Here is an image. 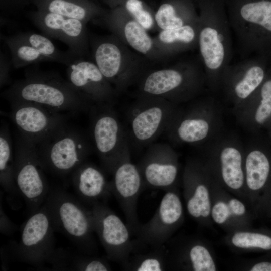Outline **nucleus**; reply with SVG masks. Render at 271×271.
I'll return each mask as SVG.
<instances>
[{"label":"nucleus","mask_w":271,"mask_h":271,"mask_svg":"<svg viewBox=\"0 0 271 271\" xmlns=\"http://www.w3.org/2000/svg\"><path fill=\"white\" fill-rule=\"evenodd\" d=\"M18 39L31 46L51 62L60 63L67 66L79 58L67 50H59L50 38L43 34L31 32H20L13 34Z\"/></svg>","instance_id":"2f4dec72"},{"label":"nucleus","mask_w":271,"mask_h":271,"mask_svg":"<svg viewBox=\"0 0 271 271\" xmlns=\"http://www.w3.org/2000/svg\"><path fill=\"white\" fill-rule=\"evenodd\" d=\"M264 128H266L268 133V137L271 140V118L267 122Z\"/></svg>","instance_id":"79ce46f5"},{"label":"nucleus","mask_w":271,"mask_h":271,"mask_svg":"<svg viewBox=\"0 0 271 271\" xmlns=\"http://www.w3.org/2000/svg\"><path fill=\"white\" fill-rule=\"evenodd\" d=\"M33 0H0L1 11L6 14H13L32 4Z\"/></svg>","instance_id":"58836bf2"},{"label":"nucleus","mask_w":271,"mask_h":271,"mask_svg":"<svg viewBox=\"0 0 271 271\" xmlns=\"http://www.w3.org/2000/svg\"><path fill=\"white\" fill-rule=\"evenodd\" d=\"M179 105L163 98L139 94L126 111V130L130 146L147 147L165 133Z\"/></svg>","instance_id":"0eeeda50"},{"label":"nucleus","mask_w":271,"mask_h":271,"mask_svg":"<svg viewBox=\"0 0 271 271\" xmlns=\"http://www.w3.org/2000/svg\"><path fill=\"white\" fill-rule=\"evenodd\" d=\"M44 203L55 231L69 238L81 253L93 255L97 244L91 209L60 188L50 190Z\"/></svg>","instance_id":"39448f33"},{"label":"nucleus","mask_w":271,"mask_h":271,"mask_svg":"<svg viewBox=\"0 0 271 271\" xmlns=\"http://www.w3.org/2000/svg\"><path fill=\"white\" fill-rule=\"evenodd\" d=\"M72 182L80 200L92 206L112 194L110 181L103 170L86 160L71 173Z\"/></svg>","instance_id":"393cba45"},{"label":"nucleus","mask_w":271,"mask_h":271,"mask_svg":"<svg viewBox=\"0 0 271 271\" xmlns=\"http://www.w3.org/2000/svg\"><path fill=\"white\" fill-rule=\"evenodd\" d=\"M9 116L20 132L37 145L65 124L66 116L30 102L10 103Z\"/></svg>","instance_id":"412c9836"},{"label":"nucleus","mask_w":271,"mask_h":271,"mask_svg":"<svg viewBox=\"0 0 271 271\" xmlns=\"http://www.w3.org/2000/svg\"><path fill=\"white\" fill-rule=\"evenodd\" d=\"M199 21L173 29L162 30L159 40L164 44L171 45L176 51L197 45Z\"/></svg>","instance_id":"72a5a7b5"},{"label":"nucleus","mask_w":271,"mask_h":271,"mask_svg":"<svg viewBox=\"0 0 271 271\" xmlns=\"http://www.w3.org/2000/svg\"><path fill=\"white\" fill-rule=\"evenodd\" d=\"M1 233L2 234L10 235L13 234L16 230V226L10 220L2 208L1 204Z\"/></svg>","instance_id":"a19ab883"},{"label":"nucleus","mask_w":271,"mask_h":271,"mask_svg":"<svg viewBox=\"0 0 271 271\" xmlns=\"http://www.w3.org/2000/svg\"><path fill=\"white\" fill-rule=\"evenodd\" d=\"M12 66L11 60H9L3 52L1 51L0 54V86L9 84L10 82V70Z\"/></svg>","instance_id":"ea45409f"},{"label":"nucleus","mask_w":271,"mask_h":271,"mask_svg":"<svg viewBox=\"0 0 271 271\" xmlns=\"http://www.w3.org/2000/svg\"><path fill=\"white\" fill-rule=\"evenodd\" d=\"M206 88L202 64L182 63L154 71L139 82L140 94L160 97L177 105L196 99Z\"/></svg>","instance_id":"423d86ee"},{"label":"nucleus","mask_w":271,"mask_h":271,"mask_svg":"<svg viewBox=\"0 0 271 271\" xmlns=\"http://www.w3.org/2000/svg\"><path fill=\"white\" fill-rule=\"evenodd\" d=\"M213 176L202 157L188 159L183 176V193L186 210L200 226L211 228V186Z\"/></svg>","instance_id":"f8f14e48"},{"label":"nucleus","mask_w":271,"mask_h":271,"mask_svg":"<svg viewBox=\"0 0 271 271\" xmlns=\"http://www.w3.org/2000/svg\"><path fill=\"white\" fill-rule=\"evenodd\" d=\"M144 188L165 192L177 187L180 170L179 156L169 144L152 143L137 164Z\"/></svg>","instance_id":"a211bd4d"},{"label":"nucleus","mask_w":271,"mask_h":271,"mask_svg":"<svg viewBox=\"0 0 271 271\" xmlns=\"http://www.w3.org/2000/svg\"><path fill=\"white\" fill-rule=\"evenodd\" d=\"M0 183L9 195L21 196L15 183L12 140L6 124L2 125L0 131Z\"/></svg>","instance_id":"7c9ffc66"},{"label":"nucleus","mask_w":271,"mask_h":271,"mask_svg":"<svg viewBox=\"0 0 271 271\" xmlns=\"http://www.w3.org/2000/svg\"><path fill=\"white\" fill-rule=\"evenodd\" d=\"M234 268L242 271H271V261L247 259L239 262Z\"/></svg>","instance_id":"4c0bfd02"},{"label":"nucleus","mask_w":271,"mask_h":271,"mask_svg":"<svg viewBox=\"0 0 271 271\" xmlns=\"http://www.w3.org/2000/svg\"><path fill=\"white\" fill-rule=\"evenodd\" d=\"M224 126L220 105L212 97L179 107L165 134L175 145L209 144L221 135Z\"/></svg>","instance_id":"20e7f679"},{"label":"nucleus","mask_w":271,"mask_h":271,"mask_svg":"<svg viewBox=\"0 0 271 271\" xmlns=\"http://www.w3.org/2000/svg\"><path fill=\"white\" fill-rule=\"evenodd\" d=\"M95 64L116 91L123 89L133 80L122 68V56L117 45L110 39L92 41Z\"/></svg>","instance_id":"bb28decb"},{"label":"nucleus","mask_w":271,"mask_h":271,"mask_svg":"<svg viewBox=\"0 0 271 271\" xmlns=\"http://www.w3.org/2000/svg\"><path fill=\"white\" fill-rule=\"evenodd\" d=\"M108 259L92 255L73 254L70 270L79 271H108L111 267Z\"/></svg>","instance_id":"c9c22d12"},{"label":"nucleus","mask_w":271,"mask_h":271,"mask_svg":"<svg viewBox=\"0 0 271 271\" xmlns=\"http://www.w3.org/2000/svg\"><path fill=\"white\" fill-rule=\"evenodd\" d=\"M36 146L46 171L59 176L71 174L92 151L86 137L66 123Z\"/></svg>","instance_id":"1a4fd4ad"},{"label":"nucleus","mask_w":271,"mask_h":271,"mask_svg":"<svg viewBox=\"0 0 271 271\" xmlns=\"http://www.w3.org/2000/svg\"><path fill=\"white\" fill-rule=\"evenodd\" d=\"M211 193L210 216L213 224L226 233L251 227L252 215L248 205L223 188L214 177Z\"/></svg>","instance_id":"5701e85b"},{"label":"nucleus","mask_w":271,"mask_h":271,"mask_svg":"<svg viewBox=\"0 0 271 271\" xmlns=\"http://www.w3.org/2000/svg\"><path fill=\"white\" fill-rule=\"evenodd\" d=\"M244 156L245 148L235 136L222 134L209 143L201 157L217 182L249 206L245 187Z\"/></svg>","instance_id":"6e6552de"},{"label":"nucleus","mask_w":271,"mask_h":271,"mask_svg":"<svg viewBox=\"0 0 271 271\" xmlns=\"http://www.w3.org/2000/svg\"><path fill=\"white\" fill-rule=\"evenodd\" d=\"M169 270L217 271L215 251L206 239L196 236L172 237L165 244Z\"/></svg>","instance_id":"6ab92c4d"},{"label":"nucleus","mask_w":271,"mask_h":271,"mask_svg":"<svg viewBox=\"0 0 271 271\" xmlns=\"http://www.w3.org/2000/svg\"><path fill=\"white\" fill-rule=\"evenodd\" d=\"M199 28L197 41L207 89L220 90L223 73L231 64L233 41L225 0H198Z\"/></svg>","instance_id":"f257e3e1"},{"label":"nucleus","mask_w":271,"mask_h":271,"mask_svg":"<svg viewBox=\"0 0 271 271\" xmlns=\"http://www.w3.org/2000/svg\"><path fill=\"white\" fill-rule=\"evenodd\" d=\"M11 54V63L15 69L50 60L26 43L16 38L13 35H1ZM51 62V61H50Z\"/></svg>","instance_id":"473e14b6"},{"label":"nucleus","mask_w":271,"mask_h":271,"mask_svg":"<svg viewBox=\"0 0 271 271\" xmlns=\"http://www.w3.org/2000/svg\"><path fill=\"white\" fill-rule=\"evenodd\" d=\"M90 132L103 170L112 174L126 147L130 145L126 130L114 105L94 104L89 110Z\"/></svg>","instance_id":"9b49d317"},{"label":"nucleus","mask_w":271,"mask_h":271,"mask_svg":"<svg viewBox=\"0 0 271 271\" xmlns=\"http://www.w3.org/2000/svg\"><path fill=\"white\" fill-rule=\"evenodd\" d=\"M225 3L242 58L260 56L271 65V0H225Z\"/></svg>","instance_id":"7ed1b4c3"},{"label":"nucleus","mask_w":271,"mask_h":271,"mask_svg":"<svg viewBox=\"0 0 271 271\" xmlns=\"http://www.w3.org/2000/svg\"><path fill=\"white\" fill-rule=\"evenodd\" d=\"M125 7L135 20L146 30L151 28L153 19L151 13L144 9L141 0H126Z\"/></svg>","instance_id":"e433bc0d"},{"label":"nucleus","mask_w":271,"mask_h":271,"mask_svg":"<svg viewBox=\"0 0 271 271\" xmlns=\"http://www.w3.org/2000/svg\"><path fill=\"white\" fill-rule=\"evenodd\" d=\"M184 222L183 203L177 187L165 191L152 217L139 226L135 236L153 246L164 245Z\"/></svg>","instance_id":"2eb2a0df"},{"label":"nucleus","mask_w":271,"mask_h":271,"mask_svg":"<svg viewBox=\"0 0 271 271\" xmlns=\"http://www.w3.org/2000/svg\"><path fill=\"white\" fill-rule=\"evenodd\" d=\"M233 113L240 125L249 131L257 132L265 128L271 118V67L262 84Z\"/></svg>","instance_id":"a878e982"},{"label":"nucleus","mask_w":271,"mask_h":271,"mask_svg":"<svg viewBox=\"0 0 271 271\" xmlns=\"http://www.w3.org/2000/svg\"><path fill=\"white\" fill-rule=\"evenodd\" d=\"M223 241L235 252L271 250V236L251 227L227 233Z\"/></svg>","instance_id":"c756f323"},{"label":"nucleus","mask_w":271,"mask_h":271,"mask_svg":"<svg viewBox=\"0 0 271 271\" xmlns=\"http://www.w3.org/2000/svg\"><path fill=\"white\" fill-rule=\"evenodd\" d=\"M124 33L128 43L139 52L146 54L152 48L153 41L151 37L136 20H130L125 24Z\"/></svg>","instance_id":"f704fd0d"},{"label":"nucleus","mask_w":271,"mask_h":271,"mask_svg":"<svg viewBox=\"0 0 271 271\" xmlns=\"http://www.w3.org/2000/svg\"><path fill=\"white\" fill-rule=\"evenodd\" d=\"M112 175L111 193L119 203L126 224L134 235L140 224L137 213L138 200L145 188L139 168L131 161L130 145L126 148Z\"/></svg>","instance_id":"f3484780"},{"label":"nucleus","mask_w":271,"mask_h":271,"mask_svg":"<svg viewBox=\"0 0 271 271\" xmlns=\"http://www.w3.org/2000/svg\"><path fill=\"white\" fill-rule=\"evenodd\" d=\"M94 232L103 245L107 258L122 266L132 248L131 233L127 225L104 202L91 206Z\"/></svg>","instance_id":"dca6fc26"},{"label":"nucleus","mask_w":271,"mask_h":271,"mask_svg":"<svg viewBox=\"0 0 271 271\" xmlns=\"http://www.w3.org/2000/svg\"><path fill=\"white\" fill-rule=\"evenodd\" d=\"M66 76L73 88L92 104L114 105L117 91L95 63L78 58L67 66Z\"/></svg>","instance_id":"4be33fe9"},{"label":"nucleus","mask_w":271,"mask_h":271,"mask_svg":"<svg viewBox=\"0 0 271 271\" xmlns=\"http://www.w3.org/2000/svg\"><path fill=\"white\" fill-rule=\"evenodd\" d=\"M14 161L16 185L31 215L42 206L50 189L36 145L21 133L16 140Z\"/></svg>","instance_id":"9d476101"},{"label":"nucleus","mask_w":271,"mask_h":271,"mask_svg":"<svg viewBox=\"0 0 271 271\" xmlns=\"http://www.w3.org/2000/svg\"><path fill=\"white\" fill-rule=\"evenodd\" d=\"M244 166L249 206L255 209L271 182V147L260 142L249 144L245 148Z\"/></svg>","instance_id":"b1692460"},{"label":"nucleus","mask_w":271,"mask_h":271,"mask_svg":"<svg viewBox=\"0 0 271 271\" xmlns=\"http://www.w3.org/2000/svg\"><path fill=\"white\" fill-rule=\"evenodd\" d=\"M122 266L123 270L129 271L169 270L165 244L153 246L137 238L133 239L130 255Z\"/></svg>","instance_id":"cd10ccee"},{"label":"nucleus","mask_w":271,"mask_h":271,"mask_svg":"<svg viewBox=\"0 0 271 271\" xmlns=\"http://www.w3.org/2000/svg\"><path fill=\"white\" fill-rule=\"evenodd\" d=\"M10 103L30 102L62 113L89 111L94 105L68 81L54 72L44 71L35 64L25 71V77L2 93Z\"/></svg>","instance_id":"f03ea898"},{"label":"nucleus","mask_w":271,"mask_h":271,"mask_svg":"<svg viewBox=\"0 0 271 271\" xmlns=\"http://www.w3.org/2000/svg\"><path fill=\"white\" fill-rule=\"evenodd\" d=\"M270 67L266 58L253 56L226 67L222 76L220 90L232 105L233 111L262 84Z\"/></svg>","instance_id":"4468645a"},{"label":"nucleus","mask_w":271,"mask_h":271,"mask_svg":"<svg viewBox=\"0 0 271 271\" xmlns=\"http://www.w3.org/2000/svg\"><path fill=\"white\" fill-rule=\"evenodd\" d=\"M55 230L48 210L44 203L24 223L19 243L14 247L19 259L34 266L48 262L55 250Z\"/></svg>","instance_id":"ddd939ff"},{"label":"nucleus","mask_w":271,"mask_h":271,"mask_svg":"<svg viewBox=\"0 0 271 271\" xmlns=\"http://www.w3.org/2000/svg\"><path fill=\"white\" fill-rule=\"evenodd\" d=\"M37 10L78 19L86 23L106 12L90 0H33Z\"/></svg>","instance_id":"c85d7f7f"},{"label":"nucleus","mask_w":271,"mask_h":271,"mask_svg":"<svg viewBox=\"0 0 271 271\" xmlns=\"http://www.w3.org/2000/svg\"><path fill=\"white\" fill-rule=\"evenodd\" d=\"M28 16L42 33L66 44L68 51L78 57H83L88 52L89 37L86 23L50 12L36 10Z\"/></svg>","instance_id":"aec40b11"}]
</instances>
